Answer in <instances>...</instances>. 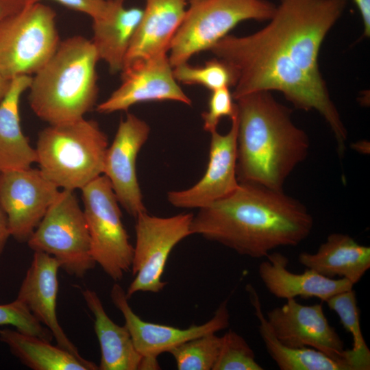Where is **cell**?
I'll list each match as a JSON object with an SVG mask.
<instances>
[{"label":"cell","instance_id":"obj_1","mask_svg":"<svg viewBox=\"0 0 370 370\" xmlns=\"http://www.w3.org/2000/svg\"><path fill=\"white\" fill-rule=\"evenodd\" d=\"M312 227L306 206L283 190L239 182L229 195L199 209L190 231L240 255L262 258L276 248L298 245Z\"/></svg>","mask_w":370,"mask_h":370},{"label":"cell","instance_id":"obj_2","mask_svg":"<svg viewBox=\"0 0 370 370\" xmlns=\"http://www.w3.org/2000/svg\"><path fill=\"white\" fill-rule=\"evenodd\" d=\"M209 51L232 69L234 99L256 92H280L295 108L318 112L334 136L339 156L344 154L347 130L323 77L300 68L260 30L245 36L228 34Z\"/></svg>","mask_w":370,"mask_h":370},{"label":"cell","instance_id":"obj_3","mask_svg":"<svg viewBox=\"0 0 370 370\" xmlns=\"http://www.w3.org/2000/svg\"><path fill=\"white\" fill-rule=\"evenodd\" d=\"M236 101L238 182L283 190L288 177L307 158L308 135L271 92H253Z\"/></svg>","mask_w":370,"mask_h":370},{"label":"cell","instance_id":"obj_4","mask_svg":"<svg viewBox=\"0 0 370 370\" xmlns=\"http://www.w3.org/2000/svg\"><path fill=\"white\" fill-rule=\"evenodd\" d=\"M99 60L92 41L86 38L74 36L60 41L28 88L35 114L49 124L84 118L96 104Z\"/></svg>","mask_w":370,"mask_h":370},{"label":"cell","instance_id":"obj_5","mask_svg":"<svg viewBox=\"0 0 370 370\" xmlns=\"http://www.w3.org/2000/svg\"><path fill=\"white\" fill-rule=\"evenodd\" d=\"M108 147V138L94 120L49 124L38 134L36 163L58 188L81 190L103 175Z\"/></svg>","mask_w":370,"mask_h":370},{"label":"cell","instance_id":"obj_6","mask_svg":"<svg viewBox=\"0 0 370 370\" xmlns=\"http://www.w3.org/2000/svg\"><path fill=\"white\" fill-rule=\"evenodd\" d=\"M347 0H280L260 31L302 69L321 78L319 53L324 38L343 14Z\"/></svg>","mask_w":370,"mask_h":370},{"label":"cell","instance_id":"obj_7","mask_svg":"<svg viewBox=\"0 0 370 370\" xmlns=\"http://www.w3.org/2000/svg\"><path fill=\"white\" fill-rule=\"evenodd\" d=\"M187 1L189 6L169 51L173 67L209 51L242 21L269 20L276 7L268 0Z\"/></svg>","mask_w":370,"mask_h":370},{"label":"cell","instance_id":"obj_8","mask_svg":"<svg viewBox=\"0 0 370 370\" xmlns=\"http://www.w3.org/2000/svg\"><path fill=\"white\" fill-rule=\"evenodd\" d=\"M56 12L40 1L28 3L0 24V73L12 80L35 74L60 41Z\"/></svg>","mask_w":370,"mask_h":370},{"label":"cell","instance_id":"obj_9","mask_svg":"<svg viewBox=\"0 0 370 370\" xmlns=\"http://www.w3.org/2000/svg\"><path fill=\"white\" fill-rule=\"evenodd\" d=\"M27 243L34 251L55 258L60 269L77 278L96 265L84 210L73 190H60Z\"/></svg>","mask_w":370,"mask_h":370},{"label":"cell","instance_id":"obj_10","mask_svg":"<svg viewBox=\"0 0 370 370\" xmlns=\"http://www.w3.org/2000/svg\"><path fill=\"white\" fill-rule=\"evenodd\" d=\"M92 257L114 281L131 270L134 246L122 221L119 203L101 175L81 189Z\"/></svg>","mask_w":370,"mask_h":370},{"label":"cell","instance_id":"obj_11","mask_svg":"<svg viewBox=\"0 0 370 370\" xmlns=\"http://www.w3.org/2000/svg\"><path fill=\"white\" fill-rule=\"evenodd\" d=\"M193 217L191 213L159 217L147 211L136 216L131 267L134 278L125 291L128 299L138 292L156 293L164 288L162 277L167 260L175 246L192 235Z\"/></svg>","mask_w":370,"mask_h":370},{"label":"cell","instance_id":"obj_12","mask_svg":"<svg viewBox=\"0 0 370 370\" xmlns=\"http://www.w3.org/2000/svg\"><path fill=\"white\" fill-rule=\"evenodd\" d=\"M267 320L278 341L293 347H309L357 370L351 349L329 323L321 304L303 305L290 299L266 314Z\"/></svg>","mask_w":370,"mask_h":370},{"label":"cell","instance_id":"obj_13","mask_svg":"<svg viewBox=\"0 0 370 370\" xmlns=\"http://www.w3.org/2000/svg\"><path fill=\"white\" fill-rule=\"evenodd\" d=\"M59 192L39 169L1 171L0 207L10 236L27 242Z\"/></svg>","mask_w":370,"mask_h":370},{"label":"cell","instance_id":"obj_14","mask_svg":"<svg viewBox=\"0 0 370 370\" xmlns=\"http://www.w3.org/2000/svg\"><path fill=\"white\" fill-rule=\"evenodd\" d=\"M121 84L96 106L101 114L127 110L143 102L174 101L190 106L191 99L174 77L167 54L134 62L124 66Z\"/></svg>","mask_w":370,"mask_h":370},{"label":"cell","instance_id":"obj_15","mask_svg":"<svg viewBox=\"0 0 370 370\" xmlns=\"http://www.w3.org/2000/svg\"><path fill=\"white\" fill-rule=\"evenodd\" d=\"M149 132L145 121L127 113L120 121L105 158L103 175L109 180L119 204L135 218L147 211L137 177L136 159Z\"/></svg>","mask_w":370,"mask_h":370},{"label":"cell","instance_id":"obj_16","mask_svg":"<svg viewBox=\"0 0 370 370\" xmlns=\"http://www.w3.org/2000/svg\"><path fill=\"white\" fill-rule=\"evenodd\" d=\"M225 134L210 133L209 160L203 177L193 186L167 193L168 201L179 208L200 209L231 194L238 186L237 163V111Z\"/></svg>","mask_w":370,"mask_h":370},{"label":"cell","instance_id":"obj_17","mask_svg":"<svg viewBox=\"0 0 370 370\" xmlns=\"http://www.w3.org/2000/svg\"><path fill=\"white\" fill-rule=\"evenodd\" d=\"M110 297L115 307L121 312L125 325L129 330L136 349L143 357L158 358L164 352H169L175 347L196 337L210 333H217L230 325L228 299L221 302L212 317L200 325H192L188 328L148 322L143 320L132 309L125 291L114 284Z\"/></svg>","mask_w":370,"mask_h":370},{"label":"cell","instance_id":"obj_18","mask_svg":"<svg viewBox=\"0 0 370 370\" xmlns=\"http://www.w3.org/2000/svg\"><path fill=\"white\" fill-rule=\"evenodd\" d=\"M60 269L55 258L44 252L34 251L16 299L22 301L33 316L51 332L58 345L80 356L58 319Z\"/></svg>","mask_w":370,"mask_h":370},{"label":"cell","instance_id":"obj_19","mask_svg":"<svg viewBox=\"0 0 370 370\" xmlns=\"http://www.w3.org/2000/svg\"><path fill=\"white\" fill-rule=\"evenodd\" d=\"M265 258L259 265V276L277 298L316 297L325 302L336 294L353 289L354 284L345 278H327L309 269L300 273L290 271L288 258L280 252L269 253Z\"/></svg>","mask_w":370,"mask_h":370},{"label":"cell","instance_id":"obj_20","mask_svg":"<svg viewBox=\"0 0 370 370\" xmlns=\"http://www.w3.org/2000/svg\"><path fill=\"white\" fill-rule=\"evenodd\" d=\"M145 1V8L127 50L123 67L136 61L167 54L188 5L187 0Z\"/></svg>","mask_w":370,"mask_h":370},{"label":"cell","instance_id":"obj_21","mask_svg":"<svg viewBox=\"0 0 370 370\" xmlns=\"http://www.w3.org/2000/svg\"><path fill=\"white\" fill-rule=\"evenodd\" d=\"M299 262L325 277L338 276L354 285L370 268V247L358 243L350 236L333 233L316 252H301Z\"/></svg>","mask_w":370,"mask_h":370},{"label":"cell","instance_id":"obj_22","mask_svg":"<svg viewBox=\"0 0 370 370\" xmlns=\"http://www.w3.org/2000/svg\"><path fill=\"white\" fill-rule=\"evenodd\" d=\"M32 79L26 75L14 77L0 102V172L25 169L36 163V149L22 132L19 115L21 95Z\"/></svg>","mask_w":370,"mask_h":370},{"label":"cell","instance_id":"obj_23","mask_svg":"<svg viewBox=\"0 0 370 370\" xmlns=\"http://www.w3.org/2000/svg\"><path fill=\"white\" fill-rule=\"evenodd\" d=\"M82 294L94 317V330L101 350L99 369L141 370L143 357L136 349L127 327L109 317L96 292L84 289Z\"/></svg>","mask_w":370,"mask_h":370},{"label":"cell","instance_id":"obj_24","mask_svg":"<svg viewBox=\"0 0 370 370\" xmlns=\"http://www.w3.org/2000/svg\"><path fill=\"white\" fill-rule=\"evenodd\" d=\"M125 0H112L108 14L93 20L92 43L99 60L104 61L111 73L123 69L130 45L143 14V9L125 8Z\"/></svg>","mask_w":370,"mask_h":370},{"label":"cell","instance_id":"obj_25","mask_svg":"<svg viewBox=\"0 0 370 370\" xmlns=\"http://www.w3.org/2000/svg\"><path fill=\"white\" fill-rule=\"evenodd\" d=\"M0 341L22 364L33 370H97L92 361L77 356L51 341L18 331L0 330Z\"/></svg>","mask_w":370,"mask_h":370},{"label":"cell","instance_id":"obj_26","mask_svg":"<svg viewBox=\"0 0 370 370\" xmlns=\"http://www.w3.org/2000/svg\"><path fill=\"white\" fill-rule=\"evenodd\" d=\"M259 320V332L267 351L281 370H349L343 363L309 347L293 348L281 343L262 312L259 295L251 284L246 286Z\"/></svg>","mask_w":370,"mask_h":370},{"label":"cell","instance_id":"obj_27","mask_svg":"<svg viewBox=\"0 0 370 370\" xmlns=\"http://www.w3.org/2000/svg\"><path fill=\"white\" fill-rule=\"evenodd\" d=\"M325 302L329 308L336 313L345 330L352 336L353 346L351 351L358 370H369L370 349L362 333L360 311L355 292L351 289L339 293Z\"/></svg>","mask_w":370,"mask_h":370},{"label":"cell","instance_id":"obj_28","mask_svg":"<svg viewBox=\"0 0 370 370\" xmlns=\"http://www.w3.org/2000/svg\"><path fill=\"white\" fill-rule=\"evenodd\" d=\"M221 336L210 333L190 339L169 351L179 370H212Z\"/></svg>","mask_w":370,"mask_h":370},{"label":"cell","instance_id":"obj_29","mask_svg":"<svg viewBox=\"0 0 370 370\" xmlns=\"http://www.w3.org/2000/svg\"><path fill=\"white\" fill-rule=\"evenodd\" d=\"M177 82L187 85H200L210 91L234 86L235 76L230 66L222 60L214 58L204 66H193L188 62L173 67Z\"/></svg>","mask_w":370,"mask_h":370},{"label":"cell","instance_id":"obj_30","mask_svg":"<svg viewBox=\"0 0 370 370\" xmlns=\"http://www.w3.org/2000/svg\"><path fill=\"white\" fill-rule=\"evenodd\" d=\"M255 354L243 336L229 330L221 336V344L212 370H262Z\"/></svg>","mask_w":370,"mask_h":370},{"label":"cell","instance_id":"obj_31","mask_svg":"<svg viewBox=\"0 0 370 370\" xmlns=\"http://www.w3.org/2000/svg\"><path fill=\"white\" fill-rule=\"evenodd\" d=\"M0 325H11L23 333L51 341V332L42 325L20 300L0 304Z\"/></svg>","mask_w":370,"mask_h":370},{"label":"cell","instance_id":"obj_32","mask_svg":"<svg viewBox=\"0 0 370 370\" xmlns=\"http://www.w3.org/2000/svg\"><path fill=\"white\" fill-rule=\"evenodd\" d=\"M229 88L211 91L208 110L201 114L204 129L210 134L216 131L220 120L225 116L230 119L236 111V103Z\"/></svg>","mask_w":370,"mask_h":370},{"label":"cell","instance_id":"obj_33","mask_svg":"<svg viewBox=\"0 0 370 370\" xmlns=\"http://www.w3.org/2000/svg\"><path fill=\"white\" fill-rule=\"evenodd\" d=\"M62 5L86 14L92 20L102 18L110 12L112 0H53Z\"/></svg>","mask_w":370,"mask_h":370},{"label":"cell","instance_id":"obj_34","mask_svg":"<svg viewBox=\"0 0 370 370\" xmlns=\"http://www.w3.org/2000/svg\"><path fill=\"white\" fill-rule=\"evenodd\" d=\"M40 0H0V24L28 3Z\"/></svg>","mask_w":370,"mask_h":370},{"label":"cell","instance_id":"obj_35","mask_svg":"<svg viewBox=\"0 0 370 370\" xmlns=\"http://www.w3.org/2000/svg\"><path fill=\"white\" fill-rule=\"evenodd\" d=\"M362 19L363 36H370V0H354Z\"/></svg>","mask_w":370,"mask_h":370},{"label":"cell","instance_id":"obj_36","mask_svg":"<svg viewBox=\"0 0 370 370\" xmlns=\"http://www.w3.org/2000/svg\"><path fill=\"white\" fill-rule=\"evenodd\" d=\"M10 236L6 216L0 207V260Z\"/></svg>","mask_w":370,"mask_h":370},{"label":"cell","instance_id":"obj_37","mask_svg":"<svg viewBox=\"0 0 370 370\" xmlns=\"http://www.w3.org/2000/svg\"><path fill=\"white\" fill-rule=\"evenodd\" d=\"M11 80L5 78L0 73V102L8 92Z\"/></svg>","mask_w":370,"mask_h":370}]
</instances>
